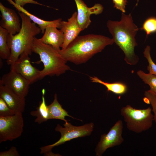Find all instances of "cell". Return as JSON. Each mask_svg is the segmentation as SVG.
<instances>
[{
	"label": "cell",
	"mask_w": 156,
	"mask_h": 156,
	"mask_svg": "<svg viewBox=\"0 0 156 156\" xmlns=\"http://www.w3.org/2000/svg\"><path fill=\"white\" fill-rule=\"evenodd\" d=\"M20 155L14 146H12L8 151L0 153V156H19Z\"/></svg>",
	"instance_id": "obj_27"
},
{
	"label": "cell",
	"mask_w": 156,
	"mask_h": 156,
	"mask_svg": "<svg viewBox=\"0 0 156 156\" xmlns=\"http://www.w3.org/2000/svg\"><path fill=\"white\" fill-rule=\"evenodd\" d=\"M137 74L145 83L148 85L149 90L156 94V75L145 73L142 70L138 71Z\"/></svg>",
	"instance_id": "obj_21"
},
{
	"label": "cell",
	"mask_w": 156,
	"mask_h": 156,
	"mask_svg": "<svg viewBox=\"0 0 156 156\" xmlns=\"http://www.w3.org/2000/svg\"><path fill=\"white\" fill-rule=\"evenodd\" d=\"M31 51L39 56L40 60L36 63L42 62L44 65V68L40 71L39 80L47 76H59L70 69L66 64L67 61L58 51L51 45L42 43L36 37Z\"/></svg>",
	"instance_id": "obj_4"
},
{
	"label": "cell",
	"mask_w": 156,
	"mask_h": 156,
	"mask_svg": "<svg viewBox=\"0 0 156 156\" xmlns=\"http://www.w3.org/2000/svg\"><path fill=\"white\" fill-rule=\"evenodd\" d=\"M8 34L5 29L0 26V57L2 59L7 60L9 59L11 54L7 40Z\"/></svg>",
	"instance_id": "obj_20"
},
{
	"label": "cell",
	"mask_w": 156,
	"mask_h": 156,
	"mask_svg": "<svg viewBox=\"0 0 156 156\" xmlns=\"http://www.w3.org/2000/svg\"><path fill=\"white\" fill-rule=\"evenodd\" d=\"M114 7L121 11L122 12H125L126 5L127 4V0H112Z\"/></svg>",
	"instance_id": "obj_26"
},
{
	"label": "cell",
	"mask_w": 156,
	"mask_h": 156,
	"mask_svg": "<svg viewBox=\"0 0 156 156\" xmlns=\"http://www.w3.org/2000/svg\"><path fill=\"white\" fill-rule=\"evenodd\" d=\"M15 114L14 112L8 107L5 101L0 98V116H10Z\"/></svg>",
	"instance_id": "obj_25"
},
{
	"label": "cell",
	"mask_w": 156,
	"mask_h": 156,
	"mask_svg": "<svg viewBox=\"0 0 156 156\" xmlns=\"http://www.w3.org/2000/svg\"><path fill=\"white\" fill-rule=\"evenodd\" d=\"M0 84L6 86L18 95L24 98L29 91V82L19 73L11 70L4 74L0 81Z\"/></svg>",
	"instance_id": "obj_10"
},
{
	"label": "cell",
	"mask_w": 156,
	"mask_h": 156,
	"mask_svg": "<svg viewBox=\"0 0 156 156\" xmlns=\"http://www.w3.org/2000/svg\"><path fill=\"white\" fill-rule=\"evenodd\" d=\"M150 47L147 45L144 49L143 52L144 57L147 59L148 63L147 69L149 73L156 75V64L153 62L151 56Z\"/></svg>",
	"instance_id": "obj_24"
},
{
	"label": "cell",
	"mask_w": 156,
	"mask_h": 156,
	"mask_svg": "<svg viewBox=\"0 0 156 156\" xmlns=\"http://www.w3.org/2000/svg\"><path fill=\"white\" fill-rule=\"evenodd\" d=\"M57 28L52 26L47 27L43 36L38 39L44 44L51 45L59 51L64 42V37L63 32Z\"/></svg>",
	"instance_id": "obj_15"
},
{
	"label": "cell",
	"mask_w": 156,
	"mask_h": 156,
	"mask_svg": "<svg viewBox=\"0 0 156 156\" xmlns=\"http://www.w3.org/2000/svg\"><path fill=\"white\" fill-rule=\"evenodd\" d=\"M77 8V19L79 25L83 30L88 27L91 21L90 16L101 14L103 7L100 4L96 3L92 7L89 8L82 0H74Z\"/></svg>",
	"instance_id": "obj_12"
},
{
	"label": "cell",
	"mask_w": 156,
	"mask_h": 156,
	"mask_svg": "<svg viewBox=\"0 0 156 156\" xmlns=\"http://www.w3.org/2000/svg\"><path fill=\"white\" fill-rule=\"evenodd\" d=\"M14 3L17 5L23 7L25 4L27 3H31L38 5L42 6H46L41 3H40L37 1L34 0H14Z\"/></svg>",
	"instance_id": "obj_28"
},
{
	"label": "cell",
	"mask_w": 156,
	"mask_h": 156,
	"mask_svg": "<svg viewBox=\"0 0 156 156\" xmlns=\"http://www.w3.org/2000/svg\"><path fill=\"white\" fill-rule=\"evenodd\" d=\"M144 101L147 104H151L152 106V111L153 113L154 121L156 124V94L149 90L144 92Z\"/></svg>",
	"instance_id": "obj_22"
},
{
	"label": "cell",
	"mask_w": 156,
	"mask_h": 156,
	"mask_svg": "<svg viewBox=\"0 0 156 156\" xmlns=\"http://www.w3.org/2000/svg\"><path fill=\"white\" fill-rule=\"evenodd\" d=\"M150 107L145 109H136L130 105L123 107L120 114L123 117L127 129L140 133L149 129L152 127L154 115Z\"/></svg>",
	"instance_id": "obj_5"
},
{
	"label": "cell",
	"mask_w": 156,
	"mask_h": 156,
	"mask_svg": "<svg viewBox=\"0 0 156 156\" xmlns=\"http://www.w3.org/2000/svg\"><path fill=\"white\" fill-rule=\"evenodd\" d=\"M64 127L58 124L55 128L56 131L60 132L61 134L60 139L53 144L45 146L40 148V153H45L52 152V148L64 143L73 139L85 137L90 135L94 128V124L91 122L80 126H75L70 123L65 122Z\"/></svg>",
	"instance_id": "obj_6"
},
{
	"label": "cell",
	"mask_w": 156,
	"mask_h": 156,
	"mask_svg": "<svg viewBox=\"0 0 156 156\" xmlns=\"http://www.w3.org/2000/svg\"><path fill=\"white\" fill-rule=\"evenodd\" d=\"M60 30L63 32L64 41L62 47V49H65L78 36L82 31L79 27L77 19V12L73 13L71 16L67 21H62Z\"/></svg>",
	"instance_id": "obj_13"
},
{
	"label": "cell",
	"mask_w": 156,
	"mask_h": 156,
	"mask_svg": "<svg viewBox=\"0 0 156 156\" xmlns=\"http://www.w3.org/2000/svg\"><path fill=\"white\" fill-rule=\"evenodd\" d=\"M22 113L7 117L0 116V143L20 137L23 131Z\"/></svg>",
	"instance_id": "obj_7"
},
{
	"label": "cell",
	"mask_w": 156,
	"mask_h": 156,
	"mask_svg": "<svg viewBox=\"0 0 156 156\" xmlns=\"http://www.w3.org/2000/svg\"><path fill=\"white\" fill-rule=\"evenodd\" d=\"M90 78L92 82L103 85L106 87L108 91L111 92L116 94H123L127 91V86L123 83L117 82L109 83L103 81L96 77H90Z\"/></svg>",
	"instance_id": "obj_19"
},
{
	"label": "cell",
	"mask_w": 156,
	"mask_h": 156,
	"mask_svg": "<svg viewBox=\"0 0 156 156\" xmlns=\"http://www.w3.org/2000/svg\"><path fill=\"white\" fill-rule=\"evenodd\" d=\"M107 25L114 42L124 53L125 60L130 65H136L139 58L134 51L138 45L135 37L139 28L134 23L131 14L126 15L122 12L120 21L109 20Z\"/></svg>",
	"instance_id": "obj_2"
},
{
	"label": "cell",
	"mask_w": 156,
	"mask_h": 156,
	"mask_svg": "<svg viewBox=\"0 0 156 156\" xmlns=\"http://www.w3.org/2000/svg\"><path fill=\"white\" fill-rule=\"evenodd\" d=\"M45 90H42V101L39 104V106L36 108V110L31 111L30 115L36 117L35 122L39 124L47 121L49 119V114L47 106L46 105L44 97Z\"/></svg>",
	"instance_id": "obj_18"
},
{
	"label": "cell",
	"mask_w": 156,
	"mask_h": 156,
	"mask_svg": "<svg viewBox=\"0 0 156 156\" xmlns=\"http://www.w3.org/2000/svg\"><path fill=\"white\" fill-rule=\"evenodd\" d=\"M29 55L26 52L22 53L18 58L10 65V70L21 75L31 84L39 80L40 71L31 65Z\"/></svg>",
	"instance_id": "obj_9"
},
{
	"label": "cell",
	"mask_w": 156,
	"mask_h": 156,
	"mask_svg": "<svg viewBox=\"0 0 156 156\" xmlns=\"http://www.w3.org/2000/svg\"><path fill=\"white\" fill-rule=\"evenodd\" d=\"M1 19L0 26L5 29L9 34L15 35L20 31L21 23L20 18L13 10L5 6L0 3Z\"/></svg>",
	"instance_id": "obj_11"
},
{
	"label": "cell",
	"mask_w": 156,
	"mask_h": 156,
	"mask_svg": "<svg viewBox=\"0 0 156 156\" xmlns=\"http://www.w3.org/2000/svg\"><path fill=\"white\" fill-rule=\"evenodd\" d=\"M10 4L13 6L19 12L23 13L27 16L34 23L37 24L40 28L41 33L44 34L46 28L49 27H54L60 29L61 27V18L53 20L52 21H47L41 19L33 15L25 9L23 7L16 4L12 0H8Z\"/></svg>",
	"instance_id": "obj_16"
},
{
	"label": "cell",
	"mask_w": 156,
	"mask_h": 156,
	"mask_svg": "<svg viewBox=\"0 0 156 156\" xmlns=\"http://www.w3.org/2000/svg\"><path fill=\"white\" fill-rule=\"evenodd\" d=\"M0 98L5 101L8 107L15 113H22L24 112L25 107V98L18 95L1 84Z\"/></svg>",
	"instance_id": "obj_14"
},
{
	"label": "cell",
	"mask_w": 156,
	"mask_h": 156,
	"mask_svg": "<svg viewBox=\"0 0 156 156\" xmlns=\"http://www.w3.org/2000/svg\"><path fill=\"white\" fill-rule=\"evenodd\" d=\"M123 129L122 121L119 120L110 128L107 133L101 135L96 148V155L102 156L107 149L122 144L124 141L122 135Z\"/></svg>",
	"instance_id": "obj_8"
},
{
	"label": "cell",
	"mask_w": 156,
	"mask_h": 156,
	"mask_svg": "<svg viewBox=\"0 0 156 156\" xmlns=\"http://www.w3.org/2000/svg\"><path fill=\"white\" fill-rule=\"evenodd\" d=\"M47 107L49 119H59L63 120L66 122H67V120L65 119L66 116L74 118L72 116L69 115L68 112L62 107V106L57 100V95L56 94L54 95L53 102L50 105L47 106Z\"/></svg>",
	"instance_id": "obj_17"
},
{
	"label": "cell",
	"mask_w": 156,
	"mask_h": 156,
	"mask_svg": "<svg viewBox=\"0 0 156 156\" xmlns=\"http://www.w3.org/2000/svg\"><path fill=\"white\" fill-rule=\"evenodd\" d=\"M141 29L146 32L147 36L156 32V18L151 17L146 19Z\"/></svg>",
	"instance_id": "obj_23"
},
{
	"label": "cell",
	"mask_w": 156,
	"mask_h": 156,
	"mask_svg": "<svg viewBox=\"0 0 156 156\" xmlns=\"http://www.w3.org/2000/svg\"><path fill=\"white\" fill-rule=\"evenodd\" d=\"M114 42L112 38L104 36L88 34L78 36L65 49L59 52L67 62L78 65L86 62Z\"/></svg>",
	"instance_id": "obj_1"
},
{
	"label": "cell",
	"mask_w": 156,
	"mask_h": 156,
	"mask_svg": "<svg viewBox=\"0 0 156 156\" xmlns=\"http://www.w3.org/2000/svg\"><path fill=\"white\" fill-rule=\"evenodd\" d=\"M18 13L21 21V29L16 34H8L7 37L8 44L11 52L10 57L7 60L9 65L15 62L24 52L31 55L34 38L41 32L40 28L32 22L25 14L21 12Z\"/></svg>",
	"instance_id": "obj_3"
}]
</instances>
